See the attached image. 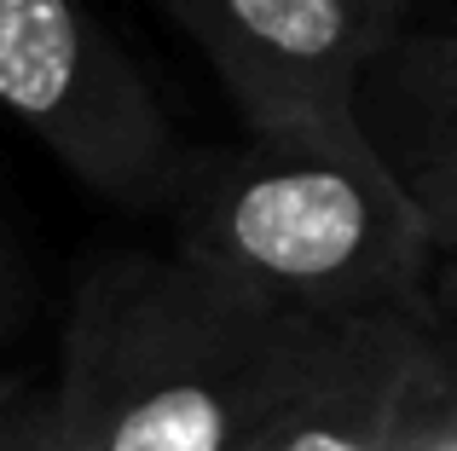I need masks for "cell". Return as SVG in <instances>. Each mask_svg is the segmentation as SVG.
<instances>
[{"mask_svg":"<svg viewBox=\"0 0 457 451\" xmlns=\"http://www.w3.org/2000/svg\"><path fill=\"white\" fill-rule=\"evenodd\" d=\"M312 330L179 255H111L64 324L58 434L70 451H244Z\"/></svg>","mask_w":457,"mask_h":451,"instance_id":"obj_1","label":"cell"},{"mask_svg":"<svg viewBox=\"0 0 457 451\" xmlns=\"http://www.w3.org/2000/svg\"><path fill=\"white\" fill-rule=\"evenodd\" d=\"M174 249L203 278L295 324L435 313V243L388 162L302 139L191 151Z\"/></svg>","mask_w":457,"mask_h":451,"instance_id":"obj_2","label":"cell"},{"mask_svg":"<svg viewBox=\"0 0 457 451\" xmlns=\"http://www.w3.org/2000/svg\"><path fill=\"white\" fill-rule=\"evenodd\" d=\"M0 111L116 209L168 215L186 185L191 145L81 0H0Z\"/></svg>","mask_w":457,"mask_h":451,"instance_id":"obj_3","label":"cell"},{"mask_svg":"<svg viewBox=\"0 0 457 451\" xmlns=\"http://www.w3.org/2000/svg\"><path fill=\"white\" fill-rule=\"evenodd\" d=\"M203 46L255 139L388 162L365 134V81L405 35V0H162Z\"/></svg>","mask_w":457,"mask_h":451,"instance_id":"obj_4","label":"cell"},{"mask_svg":"<svg viewBox=\"0 0 457 451\" xmlns=\"http://www.w3.org/2000/svg\"><path fill=\"white\" fill-rule=\"evenodd\" d=\"M435 324L440 307L319 324L244 451H388L400 399Z\"/></svg>","mask_w":457,"mask_h":451,"instance_id":"obj_5","label":"cell"},{"mask_svg":"<svg viewBox=\"0 0 457 451\" xmlns=\"http://www.w3.org/2000/svg\"><path fill=\"white\" fill-rule=\"evenodd\" d=\"M359 111L388 168L457 157V29L400 35L377 58Z\"/></svg>","mask_w":457,"mask_h":451,"instance_id":"obj_6","label":"cell"},{"mask_svg":"<svg viewBox=\"0 0 457 451\" xmlns=\"http://www.w3.org/2000/svg\"><path fill=\"white\" fill-rule=\"evenodd\" d=\"M388 451H457V330L440 318L400 399Z\"/></svg>","mask_w":457,"mask_h":451,"instance_id":"obj_7","label":"cell"},{"mask_svg":"<svg viewBox=\"0 0 457 451\" xmlns=\"http://www.w3.org/2000/svg\"><path fill=\"white\" fill-rule=\"evenodd\" d=\"M405 185V197L423 215V232L435 243V260L457 266V157H435V162H405L394 168Z\"/></svg>","mask_w":457,"mask_h":451,"instance_id":"obj_8","label":"cell"},{"mask_svg":"<svg viewBox=\"0 0 457 451\" xmlns=\"http://www.w3.org/2000/svg\"><path fill=\"white\" fill-rule=\"evenodd\" d=\"M0 451H70L46 388L0 382Z\"/></svg>","mask_w":457,"mask_h":451,"instance_id":"obj_9","label":"cell"}]
</instances>
